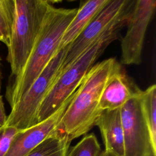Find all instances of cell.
<instances>
[{
    "label": "cell",
    "mask_w": 156,
    "mask_h": 156,
    "mask_svg": "<svg viewBox=\"0 0 156 156\" xmlns=\"http://www.w3.org/2000/svg\"><path fill=\"white\" fill-rule=\"evenodd\" d=\"M66 52L67 47L57 52L28 90L11 108L5 126L22 131L38 124V110L60 74Z\"/></svg>",
    "instance_id": "5"
},
{
    "label": "cell",
    "mask_w": 156,
    "mask_h": 156,
    "mask_svg": "<svg viewBox=\"0 0 156 156\" xmlns=\"http://www.w3.org/2000/svg\"><path fill=\"white\" fill-rule=\"evenodd\" d=\"M52 5L46 0H15V18L7 56L11 69L10 80L24 68Z\"/></svg>",
    "instance_id": "4"
},
{
    "label": "cell",
    "mask_w": 156,
    "mask_h": 156,
    "mask_svg": "<svg viewBox=\"0 0 156 156\" xmlns=\"http://www.w3.org/2000/svg\"><path fill=\"white\" fill-rule=\"evenodd\" d=\"M77 12V8L49 9L30 55L21 71L10 79L5 98L11 108L28 90L57 54L63 33Z\"/></svg>",
    "instance_id": "2"
},
{
    "label": "cell",
    "mask_w": 156,
    "mask_h": 156,
    "mask_svg": "<svg viewBox=\"0 0 156 156\" xmlns=\"http://www.w3.org/2000/svg\"><path fill=\"white\" fill-rule=\"evenodd\" d=\"M141 94L129 100L120 110L125 156H156L141 111Z\"/></svg>",
    "instance_id": "7"
},
{
    "label": "cell",
    "mask_w": 156,
    "mask_h": 156,
    "mask_svg": "<svg viewBox=\"0 0 156 156\" xmlns=\"http://www.w3.org/2000/svg\"><path fill=\"white\" fill-rule=\"evenodd\" d=\"M70 143L66 136L56 135L44 140L27 156H66Z\"/></svg>",
    "instance_id": "14"
},
{
    "label": "cell",
    "mask_w": 156,
    "mask_h": 156,
    "mask_svg": "<svg viewBox=\"0 0 156 156\" xmlns=\"http://www.w3.org/2000/svg\"><path fill=\"white\" fill-rule=\"evenodd\" d=\"M140 104L152 145L156 149V85L155 84L142 91Z\"/></svg>",
    "instance_id": "13"
},
{
    "label": "cell",
    "mask_w": 156,
    "mask_h": 156,
    "mask_svg": "<svg viewBox=\"0 0 156 156\" xmlns=\"http://www.w3.org/2000/svg\"><path fill=\"white\" fill-rule=\"evenodd\" d=\"M128 18L122 20L107 32L73 64L59 74L40 107L37 115L38 123L53 115L73 95L105 48L118 38Z\"/></svg>",
    "instance_id": "3"
},
{
    "label": "cell",
    "mask_w": 156,
    "mask_h": 156,
    "mask_svg": "<svg viewBox=\"0 0 156 156\" xmlns=\"http://www.w3.org/2000/svg\"><path fill=\"white\" fill-rule=\"evenodd\" d=\"M101 152V146L96 135L90 133L68 150L66 156H99Z\"/></svg>",
    "instance_id": "16"
},
{
    "label": "cell",
    "mask_w": 156,
    "mask_h": 156,
    "mask_svg": "<svg viewBox=\"0 0 156 156\" xmlns=\"http://www.w3.org/2000/svg\"><path fill=\"white\" fill-rule=\"evenodd\" d=\"M15 13V0H0V32L3 43L9 46Z\"/></svg>",
    "instance_id": "15"
},
{
    "label": "cell",
    "mask_w": 156,
    "mask_h": 156,
    "mask_svg": "<svg viewBox=\"0 0 156 156\" xmlns=\"http://www.w3.org/2000/svg\"><path fill=\"white\" fill-rule=\"evenodd\" d=\"M19 132L14 127L7 126L0 127V156H5L13 138Z\"/></svg>",
    "instance_id": "17"
},
{
    "label": "cell",
    "mask_w": 156,
    "mask_h": 156,
    "mask_svg": "<svg viewBox=\"0 0 156 156\" xmlns=\"http://www.w3.org/2000/svg\"><path fill=\"white\" fill-rule=\"evenodd\" d=\"M1 57H0V91H1V78H2V74H1Z\"/></svg>",
    "instance_id": "20"
},
{
    "label": "cell",
    "mask_w": 156,
    "mask_h": 156,
    "mask_svg": "<svg viewBox=\"0 0 156 156\" xmlns=\"http://www.w3.org/2000/svg\"><path fill=\"white\" fill-rule=\"evenodd\" d=\"M120 110L121 108L102 111L96 123L103 138L104 151L113 156H125Z\"/></svg>",
    "instance_id": "11"
},
{
    "label": "cell",
    "mask_w": 156,
    "mask_h": 156,
    "mask_svg": "<svg viewBox=\"0 0 156 156\" xmlns=\"http://www.w3.org/2000/svg\"><path fill=\"white\" fill-rule=\"evenodd\" d=\"M119 63L109 58L95 63L85 76L56 128L58 135L71 141L96 126L101 112L99 104L105 85Z\"/></svg>",
    "instance_id": "1"
},
{
    "label": "cell",
    "mask_w": 156,
    "mask_h": 156,
    "mask_svg": "<svg viewBox=\"0 0 156 156\" xmlns=\"http://www.w3.org/2000/svg\"><path fill=\"white\" fill-rule=\"evenodd\" d=\"M110 1L88 0L81 1L76 14L63 34L58 51L67 47L74 41Z\"/></svg>",
    "instance_id": "12"
},
{
    "label": "cell",
    "mask_w": 156,
    "mask_h": 156,
    "mask_svg": "<svg viewBox=\"0 0 156 156\" xmlns=\"http://www.w3.org/2000/svg\"><path fill=\"white\" fill-rule=\"evenodd\" d=\"M155 7V0L135 1L127 22V32L121 40V63L130 65L141 62L146 32Z\"/></svg>",
    "instance_id": "8"
},
{
    "label": "cell",
    "mask_w": 156,
    "mask_h": 156,
    "mask_svg": "<svg viewBox=\"0 0 156 156\" xmlns=\"http://www.w3.org/2000/svg\"><path fill=\"white\" fill-rule=\"evenodd\" d=\"M0 41H2V42H3V37H2V34H1V32H0Z\"/></svg>",
    "instance_id": "21"
},
{
    "label": "cell",
    "mask_w": 156,
    "mask_h": 156,
    "mask_svg": "<svg viewBox=\"0 0 156 156\" xmlns=\"http://www.w3.org/2000/svg\"><path fill=\"white\" fill-rule=\"evenodd\" d=\"M7 118V116L5 113L2 96L0 94V127L5 126Z\"/></svg>",
    "instance_id": "18"
},
{
    "label": "cell",
    "mask_w": 156,
    "mask_h": 156,
    "mask_svg": "<svg viewBox=\"0 0 156 156\" xmlns=\"http://www.w3.org/2000/svg\"><path fill=\"white\" fill-rule=\"evenodd\" d=\"M73 95L48 118L17 133L5 156H27L44 140L57 135V126L70 102Z\"/></svg>",
    "instance_id": "9"
},
{
    "label": "cell",
    "mask_w": 156,
    "mask_h": 156,
    "mask_svg": "<svg viewBox=\"0 0 156 156\" xmlns=\"http://www.w3.org/2000/svg\"><path fill=\"white\" fill-rule=\"evenodd\" d=\"M99 156H113V155H111L110 154H109V153L105 152V151H102V152H101L100 153V154H99Z\"/></svg>",
    "instance_id": "19"
},
{
    "label": "cell",
    "mask_w": 156,
    "mask_h": 156,
    "mask_svg": "<svg viewBox=\"0 0 156 156\" xmlns=\"http://www.w3.org/2000/svg\"><path fill=\"white\" fill-rule=\"evenodd\" d=\"M135 1L110 0L94 16L83 32L67 46L60 74L68 68L104 34L129 17Z\"/></svg>",
    "instance_id": "6"
},
{
    "label": "cell",
    "mask_w": 156,
    "mask_h": 156,
    "mask_svg": "<svg viewBox=\"0 0 156 156\" xmlns=\"http://www.w3.org/2000/svg\"><path fill=\"white\" fill-rule=\"evenodd\" d=\"M141 92L142 90L119 63L105 85L99 108L101 111L121 108L129 100L140 95Z\"/></svg>",
    "instance_id": "10"
}]
</instances>
